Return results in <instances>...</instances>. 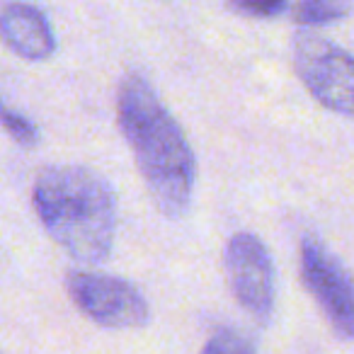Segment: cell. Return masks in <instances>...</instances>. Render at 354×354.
Returning <instances> with one entry per match:
<instances>
[{
	"label": "cell",
	"mask_w": 354,
	"mask_h": 354,
	"mask_svg": "<svg viewBox=\"0 0 354 354\" xmlns=\"http://www.w3.org/2000/svg\"><path fill=\"white\" fill-rule=\"evenodd\" d=\"M294 68L315 102L354 119V54L304 32L294 39Z\"/></svg>",
	"instance_id": "cell-3"
},
{
	"label": "cell",
	"mask_w": 354,
	"mask_h": 354,
	"mask_svg": "<svg viewBox=\"0 0 354 354\" xmlns=\"http://www.w3.org/2000/svg\"><path fill=\"white\" fill-rule=\"evenodd\" d=\"M66 291L78 310L102 328H141L151 318L148 301L131 281L95 272H68Z\"/></svg>",
	"instance_id": "cell-4"
},
{
	"label": "cell",
	"mask_w": 354,
	"mask_h": 354,
	"mask_svg": "<svg viewBox=\"0 0 354 354\" xmlns=\"http://www.w3.org/2000/svg\"><path fill=\"white\" fill-rule=\"evenodd\" d=\"M226 277L238 304L257 323H270L274 313V262L255 233L241 231L228 241Z\"/></svg>",
	"instance_id": "cell-6"
},
{
	"label": "cell",
	"mask_w": 354,
	"mask_h": 354,
	"mask_svg": "<svg viewBox=\"0 0 354 354\" xmlns=\"http://www.w3.org/2000/svg\"><path fill=\"white\" fill-rule=\"evenodd\" d=\"M257 339L243 328H221L207 339L199 354H255Z\"/></svg>",
	"instance_id": "cell-9"
},
{
	"label": "cell",
	"mask_w": 354,
	"mask_h": 354,
	"mask_svg": "<svg viewBox=\"0 0 354 354\" xmlns=\"http://www.w3.org/2000/svg\"><path fill=\"white\" fill-rule=\"evenodd\" d=\"M0 127L22 148H32L39 143V129L35 127V122L27 119L25 114L15 112V109H0Z\"/></svg>",
	"instance_id": "cell-10"
},
{
	"label": "cell",
	"mask_w": 354,
	"mask_h": 354,
	"mask_svg": "<svg viewBox=\"0 0 354 354\" xmlns=\"http://www.w3.org/2000/svg\"><path fill=\"white\" fill-rule=\"evenodd\" d=\"M228 8L243 17H257V20H270L279 17L289 8V0H228Z\"/></svg>",
	"instance_id": "cell-11"
},
{
	"label": "cell",
	"mask_w": 354,
	"mask_h": 354,
	"mask_svg": "<svg viewBox=\"0 0 354 354\" xmlns=\"http://www.w3.org/2000/svg\"><path fill=\"white\" fill-rule=\"evenodd\" d=\"M37 218L75 262L100 265L117 238V197L102 175L83 165H51L32 187Z\"/></svg>",
	"instance_id": "cell-2"
},
{
	"label": "cell",
	"mask_w": 354,
	"mask_h": 354,
	"mask_svg": "<svg viewBox=\"0 0 354 354\" xmlns=\"http://www.w3.org/2000/svg\"><path fill=\"white\" fill-rule=\"evenodd\" d=\"M0 39L25 61H46L56 51V35L49 17L22 0H10L0 8Z\"/></svg>",
	"instance_id": "cell-7"
},
{
	"label": "cell",
	"mask_w": 354,
	"mask_h": 354,
	"mask_svg": "<svg viewBox=\"0 0 354 354\" xmlns=\"http://www.w3.org/2000/svg\"><path fill=\"white\" fill-rule=\"evenodd\" d=\"M117 119L158 209L172 218L183 216L194 194L197 160L185 131L143 75L122 78Z\"/></svg>",
	"instance_id": "cell-1"
},
{
	"label": "cell",
	"mask_w": 354,
	"mask_h": 354,
	"mask_svg": "<svg viewBox=\"0 0 354 354\" xmlns=\"http://www.w3.org/2000/svg\"><path fill=\"white\" fill-rule=\"evenodd\" d=\"M3 107H6V104H3V102H0V109H3Z\"/></svg>",
	"instance_id": "cell-12"
},
{
	"label": "cell",
	"mask_w": 354,
	"mask_h": 354,
	"mask_svg": "<svg viewBox=\"0 0 354 354\" xmlns=\"http://www.w3.org/2000/svg\"><path fill=\"white\" fill-rule=\"evenodd\" d=\"M301 279L320 306L330 328L342 339H354V279L344 265L313 236L301 238Z\"/></svg>",
	"instance_id": "cell-5"
},
{
	"label": "cell",
	"mask_w": 354,
	"mask_h": 354,
	"mask_svg": "<svg viewBox=\"0 0 354 354\" xmlns=\"http://www.w3.org/2000/svg\"><path fill=\"white\" fill-rule=\"evenodd\" d=\"M354 10V0H299L294 20L306 27H320L337 22Z\"/></svg>",
	"instance_id": "cell-8"
}]
</instances>
